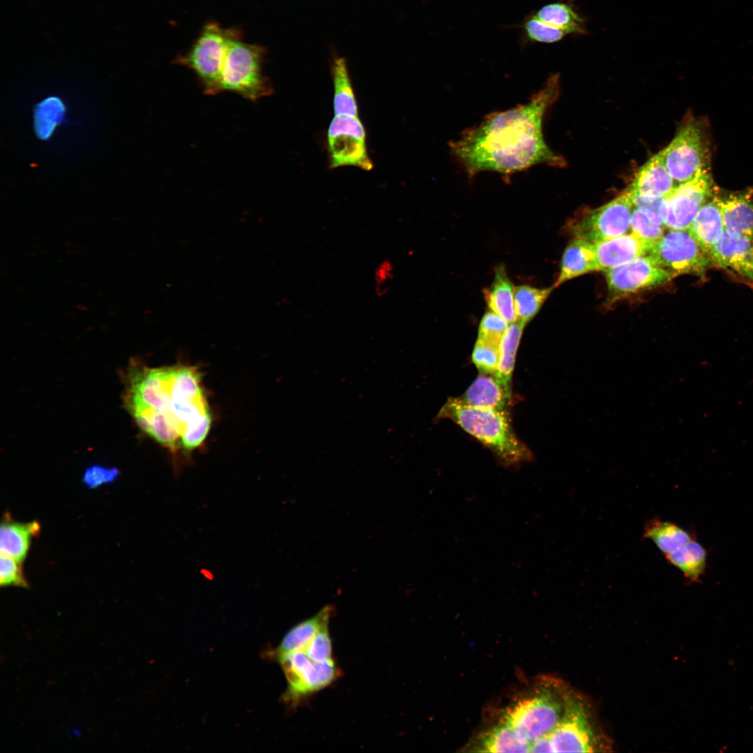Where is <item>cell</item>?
<instances>
[{"label":"cell","mask_w":753,"mask_h":753,"mask_svg":"<svg viewBox=\"0 0 753 753\" xmlns=\"http://www.w3.org/2000/svg\"><path fill=\"white\" fill-rule=\"evenodd\" d=\"M127 379L124 403L142 431L174 452L203 443L212 417L197 368L133 363Z\"/></svg>","instance_id":"6da1fadb"},{"label":"cell","mask_w":753,"mask_h":753,"mask_svg":"<svg viewBox=\"0 0 753 753\" xmlns=\"http://www.w3.org/2000/svg\"><path fill=\"white\" fill-rule=\"evenodd\" d=\"M559 91L558 75L523 105L494 112L449 144L452 155L469 178L483 172L508 178L538 164L563 167L565 160L547 145L542 121Z\"/></svg>","instance_id":"7a4b0ae2"},{"label":"cell","mask_w":753,"mask_h":753,"mask_svg":"<svg viewBox=\"0 0 753 753\" xmlns=\"http://www.w3.org/2000/svg\"><path fill=\"white\" fill-rule=\"evenodd\" d=\"M437 417L452 420L487 447L505 467H515L533 459L531 450L516 436L507 409L476 407L461 398L450 397Z\"/></svg>","instance_id":"3957f363"},{"label":"cell","mask_w":753,"mask_h":753,"mask_svg":"<svg viewBox=\"0 0 753 753\" xmlns=\"http://www.w3.org/2000/svg\"><path fill=\"white\" fill-rule=\"evenodd\" d=\"M571 690L561 680L545 677L529 694L508 706L501 720L531 745L556 727L564 715Z\"/></svg>","instance_id":"277c9868"},{"label":"cell","mask_w":753,"mask_h":753,"mask_svg":"<svg viewBox=\"0 0 753 753\" xmlns=\"http://www.w3.org/2000/svg\"><path fill=\"white\" fill-rule=\"evenodd\" d=\"M266 50L243 43L240 33L227 46L220 79V92H231L251 100L273 93L272 84L263 71Z\"/></svg>","instance_id":"5b68a950"},{"label":"cell","mask_w":753,"mask_h":753,"mask_svg":"<svg viewBox=\"0 0 753 753\" xmlns=\"http://www.w3.org/2000/svg\"><path fill=\"white\" fill-rule=\"evenodd\" d=\"M546 736L552 752L612 751L611 741L597 725L586 699L573 690L561 720Z\"/></svg>","instance_id":"8992f818"},{"label":"cell","mask_w":753,"mask_h":753,"mask_svg":"<svg viewBox=\"0 0 753 753\" xmlns=\"http://www.w3.org/2000/svg\"><path fill=\"white\" fill-rule=\"evenodd\" d=\"M239 33L235 29H223L218 23H208L190 50L175 62L195 73L205 94H219L228 43Z\"/></svg>","instance_id":"52a82bcc"},{"label":"cell","mask_w":753,"mask_h":753,"mask_svg":"<svg viewBox=\"0 0 753 753\" xmlns=\"http://www.w3.org/2000/svg\"><path fill=\"white\" fill-rule=\"evenodd\" d=\"M648 255L674 278L682 274L702 275L712 263L688 229H667Z\"/></svg>","instance_id":"ba28073f"},{"label":"cell","mask_w":753,"mask_h":753,"mask_svg":"<svg viewBox=\"0 0 753 753\" xmlns=\"http://www.w3.org/2000/svg\"><path fill=\"white\" fill-rule=\"evenodd\" d=\"M634 208L633 195L627 189L609 202L591 210L572 223L575 238L591 243L604 241L627 234Z\"/></svg>","instance_id":"9c48e42d"},{"label":"cell","mask_w":753,"mask_h":753,"mask_svg":"<svg viewBox=\"0 0 753 753\" xmlns=\"http://www.w3.org/2000/svg\"><path fill=\"white\" fill-rule=\"evenodd\" d=\"M276 658L288 683L287 698L294 704L329 686L340 675V669L333 658L316 662L302 650Z\"/></svg>","instance_id":"30bf717a"},{"label":"cell","mask_w":753,"mask_h":753,"mask_svg":"<svg viewBox=\"0 0 753 753\" xmlns=\"http://www.w3.org/2000/svg\"><path fill=\"white\" fill-rule=\"evenodd\" d=\"M708 150L701 129L689 123L663 149L666 167L676 185L708 171Z\"/></svg>","instance_id":"8fae6325"},{"label":"cell","mask_w":753,"mask_h":753,"mask_svg":"<svg viewBox=\"0 0 753 753\" xmlns=\"http://www.w3.org/2000/svg\"><path fill=\"white\" fill-rule=\"evenodd\" d=\"M708 171L676 185L665 198L662 220L667 229H687L702 206L713 196Z\"/></svg>","instance_id":"7c38bea8"},{"label":"cell","mask_w":753,"mask_h":753,"mask_svg":"<svg viewBox=\"0 0 753 753\" xmlns=\"http://www.w3.org/2000/svg\"><path fill=\"white\" fill-rule=\"evenodd\" d=\"M604 273L611 302L664 284L674 278L649 255L639 257Z\"/></svg>","instance_id":"4fadbf2b"},{"label":"cell","mask_w":753,"mask_h":753,"mask_svg":"<svg viewBox=\"0 0 753 753\" xmlns=\"http://www.w3.org/2000/svg\"><path fill=\"white\" fill-rule=\"evenodd\" d=\"M598 271H607L639 257L648 255L652 245L633 233L593 243Z\"/></svg>","instance_id":"5bb4252c"},{"label":"cell","mask_w":753,"mask_h":753,"mask_svg":"<svg viewBox=\"0 0 753 753\" xmlns=\"http://www.w3.org/2000/svg\"><path fill=\"white\" fill-rule=\"evenodd\" d=\"M676 187L666 167L662 149L641 167L629 188L633 195L666 198Z\"/></svg>","instance_id":"9a60e30c"},{"label":"cell","mask_w":753,"mask_h":753,"mask_svg":"<svg viewBox=\"0 0 753 753\" xmlns=\"http://www.w3.org/2000/svg\"><path fill=\"white\" fill-rule=\"evenodd\" d=\"M752 240L725 232L712 250V262L722 268H730L753 282Z\"/></svg>","instance_id":"2e32d148"},{"label":"cell","mask_w":753,"mask_h":753,"mask_svg":"<svg viewBox=\"0 0 753 753\" xmlns=\"http://www.w3.org/2000/svg\"><path fill=\"white\" fill-rule=\"evenodd\" d=\"M724 231L734 236L753 238V200L748 192L719 197Z\"/></svg>","instance_id":"e0dca14e"},{"label":"cell","mask_w":753,"mask_h":753,"mask_svg":"<svg viewBox=\"0 0 753 753\" xmlns=\"http://www.w3.org/2000/svg\"><path fill=\"white\" fill-rule=\"evenodd\" d=\"M687 229L710 257L725 233L719 197L713 196L702 206Z\"/></svg>","instance_id":"ac0fdd59"},{"label":"cell","mask_w":753,"mask_h":753,"mask_svg":"<svg viewBox=\"0 0 753 753\" xmlns=\"http://www.w3.org/2000/svg\"><path fill=\"white\" fill-rule=\"evenodd\" d=\"M593 271H598L593 243L575 238L564 250L560 273L554 287Z\"/></svg>","instance_id":"d6986e66"},{"label":"cell","mask_w":753,"mask_h":753,"mask_svg":"<svg viewBox=\"0 0 753 753\" xmlns=\"http://www.w3.org/2000/svg\"><path fill=\"white\" fill-rule=\"evenodd\" d=\"M328 146L330 168L353 166L366 171L373 168L364 139L347 135L328 137Z\"/></svg>","instance_id":"ffe728a7"},{"label":"cell","mask_w":753,"mask_h":753,"mask_svg":"<svg viewBox=\"0 0 753 753\" xmlns=\"http://www.w3.org/2000/svg\"><path fill=\"white\" fill-rule=\"evenodd\" d=\"M511 396V393L492 374L480 373L461 399L476 407L504 410L510 403Z\"/></svg>","instance_id":"44dd1931"},{"label":"cell","mask_w":753,"mask_h":753,"mask_svg":"<svg viewBox=\"0 0 753 753\" xmlns=\"http://www.w3.org/2000/svg\"><path fill=\"white\" fill-rule=\"evenodd\" d=\"M39 531L40 524L36 521L20 523L5 515L0 528L1 553L22 563L26 557L31 538Z\"/></svg>","instance_id":"7402d4cb"},{"label":"cell","mask_w":753,"mask_h":753,"mask_svg":"<svg viewBox=\"0 0 753 753\" xmlns=\"http://www.w3.org/2000/svg\"><path fill=\"white\" fill-rule=\"evenodd\" d=\"M515 287L509 279L503 264L495 271L494 280L483 290L484 297L489 310L503 318L508 324L517 320L514 302Z\"/></svg>","instance_id":"603a6c76"},{"label":"cell","mask_w":753,"mask_h":753,"mask_svg":"<svg viewBox=\"0 0 753 753\" xmlns=\"http://www.w3.org/2000/svg\"><path fill=\"white\" fill-rule=\"evenodd\" d=\"M334 85L333 107L335 115L358 116V105L344 57L334 54L330 62Z\"/></svg>","instance_id":"cb8c5ba5"},{"label":"cell","mask_w":753,"mask_h":753,"mask_svg":"<svg viewBox=\"0 0 753 753\" xmlns=\"http://www.w3.org/2000/svg\"><path fill=\"white\" fill-rule=\"evenodd\" d=\"M664 556L692 540V535L678 524L660 518L648 520L643 533Z\"/></svg>","instance_id":"d4e9b609"},{"label":"cell","mask_w":753,"mask_h":753,"mask_svg":"<svg viewBox=\"0 0 753 753\" xmlns=\"http://www.w3.org/2000/svg\"><path fill=\"white\" fill-rule=\"evenodd\" d=\"M334 607L327 605L314 616L293 627L283 637L274 653L275 657L302 650L323 624L330 621Z\"/></svg>","instance_id":"484cf974"},{"label":"cell","mask_w":753,"mask_h":753,"mask_svg":"<svg viewBox=\"0 0 753 753\" xmlns=\"http://www.w3.org/2000/svg\"><path fill=\"white\" fill-rule=\"evenodd\" d=\"M664 557L668 563L678 569L690 582L699 581L705 573L707 552L694 539Z\"/></svg>","instance_id":"4316f807"},{"label":"cell","mask_w":753,"mask_h":753,"mask_svg":"<svg viewBox=\"0 0 753 753\" xmlns=\"http://www.w3.org/2000/svg\"><path fill=\"white\" fill-rule=\"evenodd\" d=\"M525 326V324L519 320L509 324L500 343L498 367L492 374L494 378L510 393L517 351Z\"/></svg>","instance_id":"83f0119b"},{"label":"cell","mask_w":753,"mask_h":753,"mask_svg":"<svg viewBox=\"0 0 753 753\" xmlns=\"http://www.w3.org/2000/svg\"><path fill=\"white\" fill-rule=\"evenodd\" d=\"M477 747L483 752H530V743L502 720L482 735Z\"/></svg>","instance_id":"f1b7e54d"},{"label":"cell","mask_w":753,"mask_h":753,"mask_svg":"<svg viewBox=\"0 0 753 753\" xmlns=\"http://www.w3.org/2000/svg\"><path fill=\"white\" fill-rule=\"evenodd\" d=\"M538 20L563 30L567 34L585 33L584 22L572 6L555 2L542 7L535 15Z\"/></svg>","instance_id":"f546056e"},{"label":"cell","mask_w":753,"mask_h":753,"mask_svg":"<svg viewBox=\"0 0 753 753\" xmlns=\"http://www.w3.org/2000/svg\"><path fill=\"white\" fill-rule=\"evenodd\" d=\"M554 287L539 289L529 285L515 287L514 302L517 320L527 324L540 311Z\"/></svg>","instance_id":"4dcf8cb0"},{"label":"cell","mask_w":753,"mask_h":753,"mask_svg":"<svg viewBox=\"0 0 753 753\" xmlns=\"http://www.w3.org/2000/svg\"><path fill=\"white\" fill-rule=\"evenodd\" d=\"M666 227L660 215L643 208L634 207L630 220L632 233L652 245L664 234Z\"/></svg>","instance_id":"1f68e13d"},{"label":"cell","mask_w":753,"mask_h":753,"mask_svg":"<svg viewBox=\"0 0 753 753\" xmlns=\"http://www.w3.org/2000/svg\"><path fill=\"white\" fill-rule=\"evenodd\" d=\"M499 356V344L478 337L472 360L481 374H492L498 367Z\"/></svg>","instance_id":"d6a6232c"},{"label":"cell","mask_w":753,"mask_h":753,"mask_svg":"<svg viewBox=\"0 0 753 753\" xmlns=\"http://www.w3.org/2000/svg\"><path fill=\"white\" fill-rule=\"evenodd\" d=\"M328 625L329 621H327L302 649L314 662H322L332 658V641Z\"/></svg>","instance_id":"836d02e7"},{"label":"cell","mask_w":753,"mask_h":753,"mask_svg":"<svg viewBox=\"0 0 753 753\" xmlns=\"http://www.w3.org/2000/svg\"><path fill=\"white\" fill-rule=\"evenodd\" d=\"M525 31L530 39L545 43L557 42L567 34L561 29L544 22L535 16L526 22Z\"/></svg>","instance_id":"e575fe53"},{"label":"cell","mask_w":753,"mask_h":753,"mask_svg":"<svg viewBox=\"0 0 753 753\" xmlns=\"http://www.w3.org/2000/svg\"><path fill=\"white\" fill-rule=\"evenodd\" d=\"M347 135L365 140V129L358 116L340 114L332 119L328 129V137Z\"/></svg>","instance_id":"d590c367"},{"label":"cell","mask_w":753,"mask_h":753,"mask_svg":"<svg viewBox=\"0 0 753 753\" xmlns=\"http://www.w3.org/2000/svg\"><path fill=\"white\" fill-rule=\"evenodd\" d=\"M508 326L503 318L492 310L487 311L480 322L478 337L500 344Z\"/></svg>","instance_id":"8d00e7d4"},{"label":"cell","mask_w":753,"mask_h":753,"mask_svg":"<svg viewBox=\"0 0 753 753\" xmlns=\"http://www.w3.org/2000/svg\"><path fill=\"white\" fill-rule=\"evenodd\" d=\"M0 585L1 586H15L28 587L21 566V562L1 553L0 558Z\"/></svg>","instance_id":"74e56055"},{"label":"cell","mask_w":753,"mask_h":753,"mask_svg":"<svg viewBox=\"0 0 753 753\" xmlns=\"http://www.w3.org/2000/svg\"><path fill=\"white\" fill-rule=\"evenodd\" d=\"M120 474L121 471L117 467L93 464L84 471L82 482L88 488L95 489L114 482Z\"/></svg>","instance_id":"f35d334b"},{"label":"cell","mask_w":753,"mask_h":753,"mask_svg":"<svg viewBox=\"0 0 753 753\" xmlns=\"http://www.w3.org/2000/svg\"><path fill=\"white\" fill-rule=\"evenodd\" d=\"M395 275L393 262L383 259L375 266L373 273L374 289L376 294L382 297L388 292Z\"/></svg>","instance_id":"ab89813d"},{"label":"cell","mask_w":753,"mask_h":753,"mask_svg":"<svg viewBox=\"0 0 753 753\" xmlns=\"http://www.w3.org/2000/svg\"><path fill=\"white\" fill-rule=\"evenodd\" d=\"M752 257H753V238H752Z\"/></svg>","instance_id":"60d3db41"}]
</instances>
